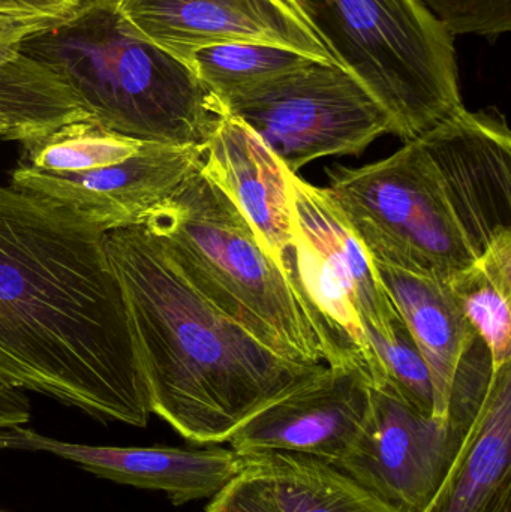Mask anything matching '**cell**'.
<instances>
[{
  "instance_id": "1",
  "label": "cell",
  "mask_w": 511,
  "mask_h": 512,
  "mask_svg": "<svg viewBox=\"0 0 511 512\" xmlns=\"http://www.w3.org/2000/svg\"><path fill=\"white\" fill-rule=\"evenodd\" d=\"M0 384L104 423L152 415L107 233L11 185L0 186Z\"/></svg>"
},
{
  "instance_id": "2",
  "label": "cell",
  "mask_w": 511,
  "mask_h": 512,
  "mask_svg": "<svg viewBox=\"0 0 511 512\" xmlns=\"http://www.w3.org/2000/svg\"><path fill=\"white\" fill-rule=\"evenodd\" d=\"M182 60L126 29L111 0H84L0 65V138L38 140L72 123L204 146L227 116Z\"/></svg>"
},
{
  "instance_id": "3",
  "label": "cell",
  "mask_w": 511,
  "mask_h": 512,
  "mask_svg": "<svg viewBox=\"0 0 511 512\" xmlns=\"http://www.w3.org/2000/svg\"><path fill=\"white\" fill-rule=\"evenodd\" d=\"M326 189L374 261L443 280L511 231V135L459 108L389 158L330 173Z\"/></svg>"
},
{
  "instance_id": "4",
  "label": "cell",
  "mask_w": 511,
  "mask_h": 512,
  "mask_svg": "<svg viewBox=\"0 0 511 512\" xmlns=\"http://www.w3.org/2000/svg\"><path fill=\"white\" fill-rule=\"evenodd\" d=\"M150 411L191 444L227 442L324 364L285 360L206 300L144 228L107 233Z\"/></svg>"
},
{
  "instance_id": "5",
  "label": "cell",
  "mask_w": 511,
  "mask_h": 512,
  "mask_svg": "<svg viewBox=\"0 0 511 512\" xmlns=\"http://www.w3.org/2000/svg\"><path fill=\"white\" fill-rule=\"evenodd\" d=\"M143 225L183 277L258 342L293 363L329 364V343L296 276L204 165Z\"/></svg>"
},
{
  "instance_id": "6",
  "label": "cell",
  "mask_w": 511,
  "mask_h": 512,
  "mask_svg": "<svg viewBox=\"0 0 511 512\" xmlns=\"http://www.w3.org/2000/svg\"><path fill=\"white\" fill-rule=\"evenodd\" d=\"M335 62L410 141L462 104L455 36L422 0H296Z\"/></svg>"
},
{
  "instance_id": "7",
  "label": "cell",
  "mask_w": 511,
  "mask_h": 512,
  "mask_svg": "<svg viewBox=\"0 0 511 512\" xmlns=\"http://www.w3.org/2000/svg\"><path fill=\"white\" fill-rule=\"evenodd\" d=\"M11 186L53 201L105 233L143 225L203 165L204 146L143 140L92 122L24 141Z\"/></svg>"
},
{
  "instance_id": "8",
  "label": "cell",
  "mask_w": 511,
  "mask_h": 512,
  "mask_svg": "<svg viewBox=\"0 0 511 512\" xmlns=\"http://www.w3.org/2000/svg\"><path fill=\"white\" fill-rule=\"evenodd\" d=\"M296 282L323 327L329 366L357 367L371 387L389 382L375 354L401 315L371 255L351 233L326 189L288 174Z\"/></svg>"
},
{
  "instance_id": "9",
  "label": "cell",
  "mask_w": 511,
  "mask_h": 512,
  "mask_svg": "<svg viewBox=\"0 0 511 512\" xmlns=\"http://www.w3.org/2000/svg\"><path fill=\"white\" fill-rule=\"evenodd\" d=\"M224 105L294 174L326 156L360 155L392 134L383 105L336 63L314 60Z\"/></svg>"
},
{
  "instance_id": "10",
  "label": "cell",
  "mask_w": 511,
  "mask_h": 512,
  "mask_svg": "<svg viewBox=\"0 0 511 512\" xmlns=\"http://www.w3.org/2000/svg\"><path fill=\"white\" fill-rule=\"evenodd\" d=\"M485 397L456 387L443 420L420 414L390 382L371 387L360 435L333 466L396 511L425 512L461 454Z\"/></svg>"
},
{
  "instance_id": "11",
  "label": "cell",
  "mask_w": 511,
  "mask_h": 512,
  "mask_svg": "<svg viewBox=\"0 0 511 512\" xmlns=\"http://www.w3.org/2000/svg\"><path fill=\"white\" fill-rule=\"evenodd\" d=\"M111 2L126 29L183 63L200 48L237 41L279 45L336 63L296 0Z\"/></svg>"
},
{
  "instance_id": "12",
  "label": "cell",
  "mask_w": 511,
  "mask_h": 512,
  "mask_svg": "<svg viewBox=\"0 0 511 512\" xmlns=\"http://www.w3.org/2000/svg\"><path fill=\"white\" fill-rule=\"evenodd\" d=\"M369 406L371 384L362 370L324 366L249 418L227 442L240 456L279 451L336 465L360 435Z\"/></svg>"
},
{
  "instance_id": "13",
  "label": "cell",
  "mask_w": 511,
  "mask_h": 512,
  "mask_svg": "<svg viewBox=\"0 0 511 512\" xmlns=\"http://www.w3.org/2000/svg\"><path fill=\"white\" fill-rule=\"evenodd\" d=\"M0 450L47 453L125 486L155 490L174 505L213 498L245 471V457L213 447H104L59 441L24 426L0 430Z\"/></svg>"
},
{
  "instance_id": "14",
  "label": "cell",
  "mask_w": 511,
  "mask_h": 512,
  "mask_svg": "<svg viewBox=\"0 0 511 512\" xmlns=\"http://www.w3.org/2000/svg\"><path fill=\"white\" fill-rule=\"evenodd\" d=\"M203 165L233 198L276 262L294 274L290 171L230 114L207 141Z\"/></svg>"
},
{
  "instance_id": "15",
  "label": "cell",
  "mask_w": 511,
  "mask_h": 512,
  "mask_svg": "<svg viewBox=\"0 0 511 512\" xmlns=\"http://www.w3.org/2000/svg\"><path fill=\"white\" fill-rule=\"evenodd\" d=\"M374 264L390 300L428 364L434 385V417L444 420L456 373L479 336L447 280L383 262Z\"/></svg>"
},
{
  "instance_id": "16",
  "label": "cell",
  "mask_w": 511,
  "mask_h": 512,
  "mask_svg": "<svg viewBox=\"0 0 511 512\" xmlns=\"http://www.w3.org/2000/svg\"><path fill=\"white\" fill-rule=\"evenodd\" d=\"M425 512H511V361L492 372L470 436Z\"/></svg>"
},
{
  "instance_id": "17",
  "label": "cell",
  "mask_w": 511,
  "mask_h": 512,
  "mask_svg": "<svg viewBox=\"0 0 511 512\" xmlns=\"http://www.w3.org/2000/svg\"><path fill=\"white\" fill-rule=\"evenodd\" d=\"M243 457L266 478L282 512H399L317 457L279 451Z\"/></svg>"
},
{
  "instance_id": "18",
  "label": "cell",
  "mask_w": 511,
  "mask_h": 512,
  "mask_svg": "<svg viewBox=\"0 0 511 512\" xmlns=\"http://www.w3.org/2000/svg\"><path fill=\"white\" fill-rule=\"evenodd\" d=\"M462 312L489 349L492 372L511 361V231L447 280Z\"/></svg>"
},
{
  "instance_id": "19",
  "label": "cell",
  "mask_w": 511,
  "mask_h": 512,
  "mask_svg": "<svg viewBox=\"0 0 511 512\" xmlns=\"http://www.w3.org/2000/svg\"><path fill=\"white\" fill-rule=\"evenodd\" d=\"M311 62L314 59L291 48L237 41L200 48L189 56L186 65L224 104L231 96L254 89Z\"/></svg>"
},
{
  "instance_id": "20",
  "label": "cell",
  "mask_w": 511,
  "mask_h": 512,
  "mask_svg": "<svg viewBox=\"0 0 511 512\" xmlns=\"http://www.w3.org/2000/svg\"><path fill=\"white\" fill-rule=\"evenodd\" d=\"M372 348L396 391L420 414L434 417L435 396L431 372L404 319L396 322L393 336L387 342H375Z\"/></svg>"
},
{
  "instance_id": "21",
  "label": "cell",
  "mask_w": 511,
  "mask_h": 512,
  "mask_svg": "<svg viewBox=\"0 0 511 512\" xmlns=\"http://www.w3.org/2000/svg\"><path fill=\"white\" fill-rule=\"evenodd\" d=\"M453 36L495 39L511 30V0H422Z\"/></svg>"
},
{
  "instance_id": "22",
  "label": "cell",
  "mask_w": 511,
  "mask_h": 512,
  "mask_svg": "<svg viewBox=\"0 0 511 512\" xmlns=\"http://www.w3.org/2000/svg\"><path fill=\"white\" fill-rule=\"evenodd\" d=\"M246 465V462H245ZM204 512H282L266 478L246 465L245 471L234 478Z\"/></svg>"
},
{
  "instance_id": "23",
  "label": "cell",
  "mask_w": 511,
  "mask_h": 512,
  "mask_svg": "<svg viewBox=\"0 0 511 512\" xmlns=\"http://www.w3.org/2000/svg\"><path fill=\"white\" fill-rule=\"evenodd\" d=\"M30 418V403L17 388L0 384V430L24 426Z\"/></svg>"
},
{
  "instance_id": "24",
  "label": "cell",
  "mask_w": 511,
  "mask_h": 512,
  "mask_svg": "<svg viewBox=\"0 0 511 512\" xmlns=\"http://www.w3.org/2000/svg\"><path fill=\"white\" fill-rule=\"evenodd\" d=\"M18 2L45 12L69 14V12H74L75 9L80 8L84 0H18Z\"/></svg>"
},
{
  "instance_id": "25",
  "label": "cell",
  "mask_w": 511,
  "mask_h": 512,
  "mask_svg": "<svg viewBox=\"0 0 511 512\" xmlns=\"http://www.w3.org/2000/svg\"><path fill=\"white\" fill-rule=\"evenodd\" d=\"M15 50H17V48H15ZM12 51H8V53H0V65H2V63L5 62L6 59H8V56L12 53Z\"/></svg>"
}]
</instances>
